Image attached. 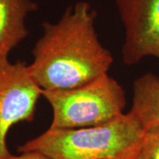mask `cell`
Instances as JSON below:
<instances>
[{
    "label": "cell",
    "instance_id": "obj_1",
    "mask_svg": "<svg viewBox=\"0 0 159 159\" xmlns=\"http://www.w3.org/2000/svg\"><path fill=\"white\" fill-rule=\"evenodd\" d=\"M97 11L89 2L68 6L56 22L44 21L29 71L42 90L78 88L108 74L111 53L96 30Z\"/></svg>",
    "mask_w": 159,
    "mask_h": 159
},
{
    "label": "cell",
    "instance_id": "obj_2",
    "mask_svg": "<svg viewBox=\"0 0 159 159\" xmlns=\"http://www.w3.org/2000/svg\"><path fill=\"white\" fill-rule=\"evenodd\" d=\"M146 131L128 111L101 125L49 128L18 148V153L39 152L50 159H136Z\"/></svg>",
    "mask_w": 159,
    "mask_h": 159
},
{
    "label": "cell",
    "instance_id": "obj_3",
    "mask_svg": "<svg viewBox=\"0 0 159 159\" xmlns=\"http://www.w3.org/2000/svg\"><path fill=\"white\" fill-rule=\"evenodd\" d=\"M52 109L49 128L73 129L101 125L124 114L125 91L108 74L65 90H42Z\"/></svg>",
    "mask_w": 159,
    "mask_h": 159
},
{
    "label": "cell",
    "instance_id": "obj_4",
    "mask_svg": "<svg viewBox=\"0 0 159 159\" xmlns=\"http://www.w3.org/2000/svg\"><path fill=\"white\" fill-rule=\"evenodd\" d=\"M42 89L32 78L28 65L0 59V159L11 153L7 146V135L11 127L34 119Z\"/></svg>",
    "mask_w": 159,
    "mask_h": 159
},
{
    "label": "cell",
    "instance_id": "obj_5",
    "mask_svg": "<svg viewBox=\"0 0 159 159\" xmlns=\"http://www.w3.org/2000/svg\"><path fill=\"white\" fill-rule=\"evenodd\" d=\"M124 29L122 58L136 65L145 57L159 60V0H114Z\"/></svg>",
    "mask_w": 159,
    "mask_h": 159
},
{
    "label": "cell",
    "instance_id": "obj_6",
    "mask_svg": "<svg viewBox=\"0 0 159 159\" xmlns=\"http://www.w3.org/2000/svg\"><path fill=\"white\" fill-rule=\"evenodd\" d=\"M38 9L33 0H0V59L8 58L29 32L26 20Z\"/></svg>",
    "mask_w": 159,
    "mask_h": 159
},
{
    "label": "cell",
    "instance_id": "obj_7",
    "mask_svg": "<svg viewBox=\"0 0 159 159\" xmlns=\"http://www.w3.org/2000/svg\"><path fill=\"white\" fill-rule=\"evenodd\" d=\"M129 111L146 132L159 129V76L148 73L134 80Z\"/></svg>",
    "mask_w": 159,
    "mask_h": 159
},
{
    "label": "cell",
    "instance_id": "obj_8",
    "mask_svg": "<svg viewBox=\"0 0 159 159\" xmlns=\"http://www.w3.org/2000/svg\"><path fill=\"white\" fill-rule=\"evenodd\" d=\"M136 159H159V129L145 133Z\"/></svg>",
    "mask_w": 159,
    "mask_h": 159
},
{
    "label": "cell",
    "instance_id": "obj_9",
    "mask_svg": "<svg viewBox=\"0 0 159 159\" xmlns=\"http://www.w3.org/2000/svg\"><path fill=\"white\" fill-rule=\"evenodd\" d=\"M7 159H50L44 155L39 152H23L19 153L18 155H12Z\"/></svg>",
    "mask_w": 159,
    "mask_h": 159
}]
</instances>
